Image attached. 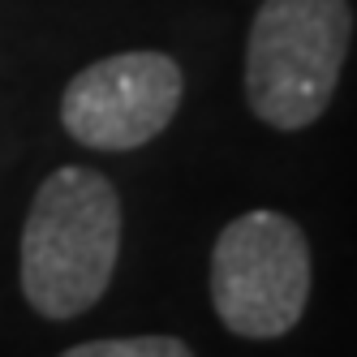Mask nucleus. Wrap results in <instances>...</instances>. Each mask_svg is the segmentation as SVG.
<instances>
[{
	"instance_id": "1",
	"label": "nucleus",
	"mask_w": 357,
	"mask_h": 357,
	"mask_svg": "<svg viewBox=\"0 0 357 357\" xmlns=\"http://www.w3.org/2000/svg\"><path fill=\"white\" fill-rule=\"evenodd\" d=\"M121 254V194L99 168L43 176L22 224V297L39 319H78L108 293Z\"/></svg>"
},
{
	"instance_id": "2",
	"label": "nucleus",
	"mask_w": 357,
	"mask_h": 357,
	"mask_svg": "<svg viewBox=\"0 0 357 357\" xmlns=\"http://www.w3.org/2000/svg\"><path fill=\"white\" fill-rule=\"evenodd\" d=\"M349 47V0H263L245 35L250 112L280 134L310 130L331 108Z\"/></svg>"
},
{
	"instance_id": "3",
	"label": "nucleus",
	"mask_w": 357,
	"mask_h": 357,
	"mask_svg": "<svg viewBox=\"0 0 357 357\" xmlns=\"http://www.w3.org/2000/svg\"><path fill=\"white\" fill-rule=\"evenodd\" d=\"M314 259L305 228L284 211L228 220L211 250L215 319L241 340H280L305 319Z\"/></svg>"
},
{
	"instance_id": "4",
	"label": "nucleus",
	"mask_w": 357,
	"mask_h": 357,
	"mask_svg": "<svg viewBox=\"0 0 357 357\" xmlns=\"http://www.w3.org/2000/svg\"><path fill=\"white\" fill-rule=\"evenodd\" d=\"M185 73L168 52H116L69 78L61 95L65 134L91 151H138L181 112Z\"/></svg>"
},
{
	"instance_id": "5",
	"label": "nucleus",
	"mask_w": 357,
	"mask_h": 357,
	"mask_svg": "<svg viewBox=\"0 0 357 357\" xmlns=\"http://www.w3.org/2000/svg\"><path fill=\"white\" fill-rule=\"evenodd\" d=\"M61 357H194V349L176 336H108L73 344Z\"/></svg>"
}]
</instances>
